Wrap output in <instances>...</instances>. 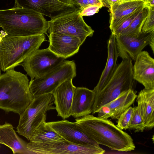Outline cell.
<instances>
[{
	"mask_svg": "<svg viewBox=\"0 0 154 154\" xmlns=\"http://www.w3.org/2000/svg\"><path fill=\"white\" fill-rule=\"evenodd\" d=\"M75 121L83 132L99 145L119 152L135 149L131 137L108 119L89 115L76 118Z\"/></svg>",
	"mask_w": 154,
	"mask_h": 154,
	"instance_id": "obj_1",
	"label": "cell"
},
{
	"mask_svg": "<svg viewBox=\"0 0 154 154\" xmlns=\"http://www.w3.org/2000/svg\"><path fill=\"white\" fill-rule=\"evenodd\" d=\"M26 75L14 69L0 76V109L19 115L34 98Z\"/></svg>",
	"mask_w": 154,
	"mask_h": 154,
	"instance_id": "obj_2",
	"label": "cell"
},
{
	"mask_svg": "<svg viewBox=\"0 0 154 154\" xmlns=\"http://www.w3.org/2000/svg\"><path fill=\"white\" fill-rule=\"evenodd\" d=\"M0 27L10 36L48 35V23L41 14L31 10L14 7L0 10Z\"/></svg>",
	"mask_w": 154,
	"mask_h": 154,
	"instance_id": "obj_3",
	"label": "cell"
},
{
	"mask_svg": "<svg viewBox=\"0 0 154 154\" xmlns=\"http://www.w3.org/2000/svg\"><path fill=\"white\" fill-rule=\"evenodd\" d=\"M46 41L44 34L26 36L8 35L3 31L0 42V67L6 72L19 66Z\"/></svg>",
	"mask_w": 154,
	"mask_h": 154,
	"instance_id": "obj_4",
	"label": "cell"
},
{
	"mask_svg": "<svg viewBox=\"0 0 154 154\" xmlns=\"http://www.w3.org/2000/svg\"><path fill=\"white\" fill-rule=\"evenodd\" d=\"M133 67L131 59H122L108 83L95 94L93 114L97 113L102 106L122 93L129 90H135L136 83L133 77Z\"/></svg>",
	"mask_w": 154,
	"mask_h": 154,
	"instance_id": "obj_5",
	"label": "cell"
},
{
	"mask_svg": "<svg viewBox=\"0 0 154 154\" xmlns=\"http://www.w3.org/2000/svg\"><path fill=\"white\" fill-rule=\"evenodd\" d=\"M54 97L52 93L44 94L34 97V100L19 115L17 127L19 135L29 140L36 129L46 122L47 112L55 109L53 106Z\"/></svg>",
	"mask_w": 154,
	"mask_h": 154,
	"instance_id": "obj_6",
	"label": "cell"
},
{
	"mask_svg": "<svg viewBox=\"0 0 154 154\" xmlns=\"http://www.w3.org/2000/svg\"><path fill=\"white\" fill-rule=\"evenodd\" d=\"M80 11L77 9L70 10L51 18L48 21V32L74 36L83 44L88 37L93 36L94 31L85 22Z\"/></svg>",
	"mask_w": 154,
	"mask_h": 154,
	"instance_id": "obj_7",
	"label": "cell"
},
{
	"mask_svg": "<svg viewBox=\"0 0 154 154\" xmlns=\"http://www.w3.org/2000/svg\"><path fill=\"white\" fill-rule=\"evenodd\" d=\"M76 75L74 61L65 60L43 76L30 80L29 90L34 97L52 93L60 84L68 79H73Z\"/></svg>",
	"mask_w": 154,
	"mask_h": 154,
	"instance_id": "obj_8",
	"label": "cell"
},
{
	"mask_svg": "<svg viewBox=\"0 0 154 154\" xmlns=\"http://www.w3.org/2000/svg\"><path fill=\"white\" fill-rule=\"evenodd\" d=\"M27 146L34 154H103L105 152L99 145H79L66 140L41 143L30 142Z\"/></svg>",
	"mask_w": 154,
	"mask_h": 154,
	"instance_id": "obj_9",
	"label": "cell"
},
{
	"mask_svg": "<svg viewBox=\"0 0 154 154\" xmlns=\"http://www.w3.org/2000/svg\"><path fill=\"white\" fill-rule=\"evenodd\" d=\"M65 60L48 48L36 50L19 65L23 66L32 80L43 76Z\"/></svg>",
	"mask_w": 154,
	"mask_h": 154,
	"instance_id": "obj_10",
	"label": "cell"
},
{
	"mask_svg": "<svg viewBox=\"0 0 154 154\" xmlns=\"http://www.w3.org/2000/svg\"><path fill=\"white\" fill-rule=\"evenodd\" d=\"M154 32H141L137 37L115 35L119 57L122 59L130 58L135 60L143 49L149 45L152 34Z\"/></svg>",
	"mask_w": 154,
	"mask_h": 154,
	"instance_id": "obj_11",
	"label": "cell"
},
{
	"mask_svg": "<svg viewBox=\"0 0 154 154\" xmlns=\"http://www.w3.org/2000/svg\"><path fill=\"white\" fill-rule=\"evenodd\" d=\"M134 79L145 89H154V59L146 51H142L135 60L133 67Z\"/></svg>",
	"mask_w": 154,
	"mask_h": 154,
	"instance_id": "obj_12",
	"label": "cell"
},
{
	"mask_svg": "<svg viewBox=\"0 0 154 154\" xmlns=\"http://www.w3.org/2000/svg\"><path fill=\"white\" fill-rule=\"evenodd\" d=\"M47 123L64 139L70 143L79 145H99L88 137L76 122L63 119Z\"/></svg>",
	"mask_w": 154,
	"mask_h": 154,
	"instance_id": "obj_13",
	"label": "cell"
},
{
	"mask_svg": "<svg viewBox=\"0 0 154 154\" xmlns=\"http://www.w3.org/2000/svg\"><path fill=\"white\" fill-rule=\"evenodd\" d=\"M14 7L33 10L51 18L64 11L76 9L57 0H15Z\"/></svg>",
	"mask_w": 154,
	"mask_h": 154,
	"instance_id": "obj_14",
	"label": "cell"
},
{
	"mask_svg": "<svg viewBox=\"0 0 154 154\" xmlns=\"http://www.w3.org/2000/svg\"><path fill=\"white\" fill-rule=\"evenodd\" d=\"M49 49L59 57L66 59L79 51L82 44L78 38L66 34H49Z\"/></svg>",
	"mask_w": 154,
	"mask_h": 154,
	"instance_id": "obj_15",
	"label": "cell"
},
{
	"mask_svg": "<svg viewBox=\"0 0 154 154\" xmlns=\"http://www.w3.org/2000/svg\"><path fill=\"white\" fill-rule=\"evenodd\" d=\"M72 79L64 81L54 90L52 94L57 116L63 119L71 116V106L74 90L76 88Z\"/></svg>",
	"mask_w": 154,
	"mask_h": 154,
	"instance_id": "obj_16",
	"label": "cell"
},
{
	"mask_svg": "<svg viewBox=\"0 0 154 154\" xmlns=\"http://www.w3.org/2000/svg\"><path fill=\"white\" fill-rule=\"evenodd\" d=\"M137 95L135 90H129L102 106L99 110L98 117L118 119L121 115L134 103Z\"/></svg>",
	"mask_w": 154,
	"mask_h": 154,
	"instance_id": "obj_17",
	"label": "cell"
},
{
	"mask_svg": "<svg viewBox=\"0 0 154 154\" xmlns=\"http://www.w3.org/2000/svg\"><path fill=\"white\" fill-rule=\"evenodd\" d=\"M145 7L144 2L134 1L117 2L109 6V28L113 33L129 17Z\"/></svg>",
	"mask_w": 154,
	"mask_h": 154,
	"instance_id": "obj_18",
	"label": "cell"
},
{
	"mask_svg": "<svg viewBox=\"0 0 154 154\" xmlns=\"http://www.w3.org/2000/svg\"><path fill=\"white\" fill-rule=\"evenodd\" d=\"M95 93L84 87H76L72 101L71 116L75 118L90 115L92 112Z\"/></svg>",
	"mask_w": 154,
	"mask_h": 154,
	"instance_id": "obj_19",
	"label": "cell"
},
{
	"mask_svg": "<svg viewBox=\"0 0 154 154\" xmlns=\"http://www.w3.org/2000/svg\"><path fill=\"white\" fill-rule=\"evenodd\" d=\"M107 57L105 67L99 81L93 91L95 94L99 92L106 84L116 70L117 66L119 53L115 35L111 33L107 41Z\"/></svg>",
	"mask_w": 154,
	"mask_h": 154,
	"instance_id": "obj_20",
	"label": "cell"
},
{
	"mask_svg": "<svg viewBox=\"0 0 154 154\" xmlns=\"http://www.w3.org/2000/svg\"><path fill=\"white\" fill-rule=\"evenodd\" d=\"M27 143L17 135L11 124L5 122L0 125V144L9 148L13 153L34 154L27 148Z\"/></svg>",
	"mask_w": 154,
	"mask_h": 154,
	"instance_id": "obj_21",
	"label": "cell"
},
{
	"mask_svg": "<svg viewBox=\"0 0 154 154\" xmlns=\"http://www.w3.org/2000/svg\"><path fill=\"white\" fill-rule=\"evenodd\" d=\"M136 98L137 106L143 119L146 129L151 130L154 126V89L141 90Z\"/></svg>",
	"mask_w": 154,
	"mask_h": 154,
	"instance_id": "obj_22",
	"label": "cell"
},
{
	"mask_svg": "<svg viewBox=\"0 0 154 154\" xmlns=\"http://www.w3.org/2000/svg\"><path fill=\"white\" fill-rule=\"evenodd\" d=\"M29 140L31 142L41 143L66 140L45 122L36 129Z\"/></svg>",
	"mask_w": 154,
	"mask_h": 154,
	"instance_id": "obj_23",
	"label": "cell"
},
{
	"mask_svg": "<svg viewBox=\"0 0 154 154\" xmlns=\"http://www.w3.org/2000/svg\"><path fill=\"white\" fill-rule=\"evenodd\" d=\"M148 9L145 7L132 21L129 26L119 35L137 37L141 33L142 27L146 17Z\"/></svg>",
	"mask_w": 154,
	"mask_h": 154,
	"instance_id": "obj_24",
	"label": "cell"
},
{
	"mask_svg": "<svg viewBox=\"0 0 154 154\" xmlns=\"http://www.w3.org/2000/svg\"><path fill=\"white\" fill-rule=\"evenodd\" d=\"M128 129L137 132H143L146 129L143 119L137 106L134 107V112Z\"/></svg>",
	"mask_w": 154,
	"mask_h": 154,
	"instance_id": "obj_25",
	"label": "cell"
},
{
	"mask_svg": "<svg viewBox=\"0 0 154 154\" xmlns=\"http://www.w3.org/2000/svg\"><path fill=\"white\" fill-rule=\"evenodd\" d=\"M134 110V107L131 106L121 115L116 125L119 128L122 130L128 129Z\"/></svg>",
	"mask_w": 154,
	"mask_h": 154,
	"instance_id": "obj_26",
	"label": "cell"
},
{
	"mask_svg": "<svg viewBox=\"0 0 154 154\" xmlns=\"http://www.w3.org/2000/svg\"><path fill=\"white\" fill-rule=\"evenodd\" d=\"M148 8L147 15L141 31L144 33L154 32V6Z\"/></svg>",
	"mask_w": 154,
	"mask_h": 154,
	"instance_id": "obj_27",
	"label": "cell"
},
{
	"mask_svg": "<svg viewBox=\"0 0 154 154\" xmlns=\"http://www.w3.org/2000/svg\"><path fill=\"white\" fill-rule=\"evenodd\" d=\"M142 9L137 11L131 15L122 23L118 28L112 34H114L115 35H119L122 31L129 26L132 21L139 14Z\"/></svg>",
	"mask_w": 154,
	"mask_h": 154,
	"instance_id": "obj_28",
	"label": "cell"
},
{
	"mask_svg": "<svg viewBox=\"0 0 154 154\" xmlns=\"http://www.w3.org/2000/svg\"><path fill=\"white\" fill-rule=\"evenodd\" d=\"M101 7L97 5H89L80 11V14L82 16H89L97 13Z\"/></svg>",
	"mask_w": 154,
	"mask_h": 154,
	"instance_id": "obj_29",
	"label": "cell"
},
{
	"mask_svg": "<svg viewBox=\"0 0 154 154\" xmlns=\"http://www.w3.org/2000/svg\"><path fill=\"white\" fill-rule=\"evenodd\" d=\"M153 53L154 52V32L152 33L150 38L149 45Z\"/></svg>",
	"mask_w": 154,
	"mask_h": 154,
	"instance_id": "obj_30",
	"label": "cell"
},
{
	"mask_svg": "<svg viewBox=\"0 0 154 154\" xmlns=\"http://www.w3.org/2000/svg\"><path fill=\"white\" fill-rule=\"evenodd\" d=\"M145 7H149L154 6V0H144Z\"/></svg>",
	"mask_w": 154,
	"mask_h": 154,
	"instance_id": "obj_31",
	"label": "cell"
},
{
	"mask_svg": "<svg viewBox=\"0 0 154 154\" xmlns=\"http://www.w3.org/2000/svg\"><path fill=\"white\" fill-rule=\"evenodd\" d=\"M61 2L70 6H74L71 2V0H57Z\"/></svg>",
	"mask_w": 154,
	"mask_h": 154,
	"instance_id": "obj_32",
	"label": "cell"
},
{
	"mask_svg": "<svg viewBox=\"0 0 154 154\" xmlns=\"http://www.w3.org/2000/svg\"><path fill=\"white\" fill-rule=\"evenodd\" d=\"M109 6L119 2V0H105Z\"/></svg>",
	"mask_w": 154,
	"mask_h": 154,
	"instance_id": "obj_33",
	"label": "cell"
},
{
	"mask_svg": "<svg viewBox=\"0 0 154 154\" xmlns=\"http://www.w3.org/2000/svg\"><path fill=\"white\" fill-rule=\"evenodd\" d=\"M144 0H119V2H127V1H142L144 2Z\"/></svg>",
	"mask_w": 154,
	"mask_h": 154,
	"instance_id": "obj_34",
	"label": "cell"
},
{
	"mask_svg": "<svg viewBox=\"0 0 154 154\" xmlns=\"http://www.w3.org/2000/svg\"><path fill=\"white\" fill-rule=\"evenodd\" d=\"M3 34V31H2L1 32L0 34V42L2 38Z\"/></svg>",
	"mask_w": 154,
	"mask_h": 154,
	"instance_id": "obj_35",
	"label": "cell"
},
{
	"mask_svg": "<svg viewBox=\"0 0 154 154\" xmlns=\"http://www.w3.org/2000/svg\"><path fill=\"white\" fill-rule=\"evenodd\" d=\"M1 68L0 67V76H1V75H2L1 74Z\"/></svg>",
	"mask_w": 154,
	"mask_h": 154,
	"instance_id": "obj_36",
	"label": "cell"
}]
</instances>
